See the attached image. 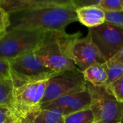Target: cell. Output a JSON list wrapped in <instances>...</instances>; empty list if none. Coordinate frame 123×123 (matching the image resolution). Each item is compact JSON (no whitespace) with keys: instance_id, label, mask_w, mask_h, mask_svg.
<instances>
[{"instance_id":"6da1fadb","label":"cell","mask_w":123,"mask_h":123,"mask_svg":"<svg viewBox=\"0 0 123 123\" xmlns=\"http://www.w3.org/2000/svg\"><path fill=\"white\" fill-rule=\"evenodd\" d=\"M78 21L74 0H37L33 7L10 14V27L32 30H65L69 24Z\"/></svg>"},{"instance_id":"7a4b0ae2","label":"cell","mask_w":123,"mask_h":123,"mask_svg":"<svg viewBox=\"0 0 123 123\" xmlns=\"http://www.w3.org/2000/svg\"><path fill=\"white\" fill-rule=\"evenodd\" d=\"M79 34V32L68 34L65 30L47 31L33 53L44 66L56 73L75 70L77 67L69 56L68 47L71 40Z\"/></svg>"},{"instance_id":"3957f363","label":"cell","mask_w":123,"mask_h":123,"mask_svg":"<svg viewBox=\"0 0 123 123\" xmlns=\"http://www.w3.org/2000/svg\"><path fill=\"white\" fill-rule=\"evenodd\" d=\"M45 32L22 28L9 29L0 39V58L9 61L34 52L40 44Z\"/></svg>"},{"instance_id":"277c9868","label":"cell","mask_w":123,"mask_h":123,"mask_svg":"<svg viewBox=\"0 0 123 123\" xmlns=\"http://www.w3.org/2000/svg\"><path fill=\"white\" fill-rule=\"evenodd\" d=\"M10 77L14 87L48 80L56 72L44 66L35 55L33 52L22 55L9 61Z\"/></svg>"},{"instance_id":"5b68a950","label":"cell","mask_w":123,"mask_h":123,"mask_svg":"<svg viewBox=\"0 0 123 123\" xmlns=\"http://www.w3.org/2000/svg\"><path fill=\"white\" fill-rule=\"evenodd\" d=\"M91 97L90 108L95 123H120L123 122V102H120L105 86L86 84Z\"/></svg>"},{"instance_id":"8992f818","label":"cell","mask_w":123,"mask_h":123,"mask_svg":"<svg viewBox=\"0 0 123 123\" xmlns=\"http://www.w3.org/2000/svg\"><path fill=\"white\" fill-rule=\"evenodd\" d=\"M86 84L83 72L78 68L56 73L47 81L41 105L61 96L82 92L86 89Z\"/></svg>"},{"instance_id":"52a82bcc","label":"cell","mask_w":123,"mask_h":123,"mask_svg":"<svg viewBox=\"0 0 123 123\" xmlns=\"http://www.w3.org/2000/svg\"><path fill=\"white\" fill-rule=\"evenodd\" d=\"M47 81L48 80H45L30 83L14 89L12 109L19 117L41 110V102Z\"/></svg>"},{"instance_id":"ba28073f","label":"cell","mask_w":123,"mask_h":123,"mask_svg":"<svg viewBox=\"0 0 123 123\" xmlns=\"http://www.w3.org/2000/svg\"><path fill=\"white\" fill-rule=\"evenodd\" d=\"M88 35L107 61L123 46V27L105 22L89 28Z\"/></svg>"},{"instance_id":"9c48e42d","label":"cell","mask_w":123,"mask_h":123,"mask_svg":"<svg viewBox=\"0 0 123 123\" xmlns=\"http://www.w3.org/2000/svg\"><path fill=\"white\" fill-rule=\"evenodd\" d=\"M81 33L74 37L68 47L69 56L77 68L83 72L97 63L107 62L89 35L81 38Z\"/></svg>"},{"instance_id":"30bf717a","label":"cell","mask_w":123,"mask_h":123,"mask_svg":"<svg viewBox=\"0 0 123 123\" xmlns=\"http://www.w3.org/2000/svg\"><path fill=\"white\" fill-rule=\"evenodd\" d=\"M91 97L86 89L77 93L61 96L50 102L41 105V110H56L61 112L63 117L78 111L89 108Z\"/></svg>"},{"instance_id":"8fae6325","label":"cell","mask_w":123,"mask_h":123,"mask_svg":"<svg viewBox=\"0 0 123 123\" xmlns=\"http://www.w3.org/2000/svg\"><path fill=\"white\" fill-rule=\"evenodd\" d=\"M78 21L89 28L98 27L105 22V12L98 6H87L76 9Z\"/></svg>"},{"instance_id":"7c38bea8","label":"cell","mask_w":123,"mask_h":123,"mask_svg":"<svg viewBox=\"0 0 123 123\" xmlns=\"http://www.w3.org/2000/svg\"><path fill=\"white\" fill-rule=\"evenodd\" d=\"M87 83L96 86H104L107 81V63H97L83 71Z\"/></svg>"},{"instance_id":"4fadbf2b","label":"cell","mask_w":123,"mask_h":123,"mask_svg":"<svg viewBox=\"0 0 123 123\" xmlns=\"http://www.w3.org/2000/svg\"><path fill=\"white\" fill-rule=\"evenodd\" d=\"M37 3V0H0V8L9 14L29 9Z\"/></svg>"},{"instance_id":"5bb4252c","label":"cell","mask_w":123,"mask_h":123,"mask_svg":"<svg viewBox=\"0 0 123 123\" xmlns=\"http://www.w3.org/2000/svg\"><path fill=\"white\" fill-rule=\"evenodd\" d=\"M14 87L11 78L0 80V106L12 109Z\"/></svg>"},{"instance_id":"9a60e30c","label":"cell","mask_w":123,"mask_h":123,"mask_svg":"<svg viewBox=\"0 0 123 123\" xmlns=\"http://www.w3.org/2000/svg\"><path fill=\"white\" fill-rule=\"evenodd\" d=\"M106 63L107 66V81L104 86L107 88L123 76V63L112 58Z\"/></svg>"},{"instance_id":"2e32d148","label":"cell","mask_w":123,"mask_h":123,"mask_svg":"<svg viewBox=\"0 0 123 123\" xmlns=\"http://www.w3.org/2000/svg\"><path fill=\"white\" fill-rule=\"evenodd\" d=\"M64 123H95V117L89 107L65 116Z\"/></svg>"},{"instance_id":"e0dca14e","label":"cell","mask_w":123,"mask_h":123,"mask_svg":"<svg viewBox=\"0 0 123 123\" xmlns=\"http://www.w3.org/2000/svg\"><path fill=\"white\" fill-rule=\"evenodd\" d=\"M38 123H64V117L56 110H41L36 115Z\"/></svg>"},{"instance_id":"ac0fdd59","label":"cell","mask_w":123,"mask_h":123,"mask_svg":"<svg viewBox=\"0 0 123 123\" xmlns=\"http://www.w3.org/2000/svg\"><path fill=\"white\" fill-rule=\"evenodd\" d=\"M123 0H100L98 6L105 12L123 11Z\"/></svg>"},{"instance_id":"d6986e66","label":"cell","mask_w":123,"mask_h":123,"mask_svg":"<svg viewBox=\"0 0 123 123\" xmlns=\"http://www.w3.org/2000/svg\"><path fill=\"white\" fill-rule=\"evenodd\" d=\"M105 22L123 27V10L117 12H105Z\"/></svg>"},{"instance_id":"ffe728a7","label":"cell","mask_w":123,"mask_h":123,"mask_svg":"<svg viewBox=\"0 0 123 123\" xmlns=\"http://www.w3.org/2000/svg\"><path fill=\"white\" fill-rule=\"evenodd\" d=\"M106 89L114 95L117 101L123 102V76Z\"/></svg>"},{"instance_id":"44dd1931","label":"cell","mask_w":123,"mask_h":123,"mask_svg":"<svg viewBox=\"0 0 123 123\" xmlns=\"http://www.w3.org/2000/svg\"><path fill=\"white\" fill-rule=\"evenodd\" d=\"M10 25V14L2 8H0V39L7 32Z\"/></svg>"},{"instance_id":"7402d4cb","label":"cell","mask_w":123,"mask_h":123,"mask_svg":"<svg viewBox=\"0 0 123 123\" xmlns=\"http://www.w3.org/2000/svg\"><path fill=\"white\" fill-rule=\"evenodd\" d=\"M8 78H11L9 61L0 58V80Z\"/></svg>"},{"instance_id":"603a6c76","label":"cell","mask_w":123,"mask_h":123,"mask_svg":"<svg viewBox=\"0 0 123 123\" xmlns=\"http://www.w3.org/2000/svg\"><path fill=\"white\" fill-rule=\"evenodd\" d=\"M13 114L12 109L0 106V123H6V120Z\"/></svg>"},{"instance_id":"cb8c5ba5","label":"cell","mask_w":123,"mask_h":123,"mask_svg":"<svg viewBox=\"0 0 123 123\" xmlns=\"http://www.w3.org/2000/svg\"><path fill=\"white\" fill-rule=\"evenodd\" d=\"M100 0H74V2L77 8L87 6H98Z\"/></svg>"},{"instance_id":"d4e9b609","label":"cell","mask_w":123,"mask_h":123,"mask_svg":"<svg viewBox=\"0 0 123 123\" xmlns=\"http://www.w3.org/2000/svg\"><path fill=\"white\" fill-rule=\"evenodd\" d=\"M38 112L39 111L31 112L22 117H19L21 123H38L36 121V115Z\"/></svg>"},{"instance_id":"484cf974","label":"cell","mask_w":123,"mask_h":123,"mask_svg":"<svg viewBox=\"0 0 123 123\" xmlns=\"http://www.w3.org/2000/svg\"><path fill=\"white\" fill-rule=\"evenodd\" d=\"M112 58L123 63V46Z\"/></svg>"},{"instance_id":"4316f807","label":"cell","mask_w":123,"mask_h":123,"mask_svg":"<svg viewBox=\"0 0 123 123\" xmlns=\"http://www.w3.org/2000/svg\"><path fill=\"white\" fill-rule=\"evenodd\" d=\"M6 123H21L20 118L13 112V114L6 120Z\"/></svg>"},{"instance_id":"83f0119b","label":"cell","mask_w":123,"mask_h":123,"mask_svg":"<svg viewBox=\"0 0 123 123\" xmlns=\"http://www.w3.org/2000/svg\"></svg>"},{"instance_id":"f1b7e54d","label":"cell","mask_w":123,"mask_h":123,"mask_svg":"<svg viewBox=\"0 0 123 123\" xmlns=\"http://www.w3.org/2000/svg\"></svg>"},{"instance_id":"f546056e","label":"cell","mask_w":123,"mask_h":123,"mask_svg":"<svg viewBox=\"0 0 123 123\" xmlns=\"http://www.w3.org/2000/svg\"></svg>"}]
</instances>
